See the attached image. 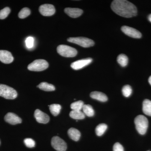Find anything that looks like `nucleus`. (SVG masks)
Returning a JSON list of instances; mask_svg holds the SVG:
<instances>
[{"instance_id":"473e14b6","label":"nucleus","mask_w":151,"mask_h":151,"mask_svg":"<svg viewBox=\"0 0 151 151\" xmlns=\"http://www.w3.org/2000/svg\"></svg>"},{"instance_id":"4468645a","label":"nucleus","mask_w":151,"mask_h":151,"mask_svg":"<svg viewBox=\"0 0 151 151\" xmlns=\"http://www.w3.org/2000/svg\"><path fill=\"white\" fill-rule=\"evenodd\" d=\"M64 12L68 16L73 18L81 16L83 13V11L81 9L71 8H66L64 9Z\"/></svg>"},{"instance_id":"412c9836","label":"nucleus","mask_w":151,"mask_h":151,"mask_svg":"<svg viewBox=\"0 0 151 151\" xmlns=\"http://www.w3.org/2000/svg\"><path fill=\"white\" fill-rule=\"evenodd\" d=\"M83 113L84 115L88 117H92L94 116V109L91 105H84L82 108Z\"/></svg>"},{"instance_id":"dca6fc26","label":"nucleus","mask_w":151,"mask_h":151,"mask_svg":"<svg viewBox=\"0 0 151 151\" xmlns=\"http://www.w3.org/2000/svg\"><path fill=\"white\" fill-rule=\"evenodd\" d=\"M68 134L70 139L74 141L79 140L81 137V133L78 130L75 128H71L68 131Z\"/></svg>"},{"instance_id":"5701e85b","label":"nucleus","mask_w":151,"mask_h":151,"mask_svg":"<svg viewBox=\"0 0 151 151\" xmlns=\"http://www.w3.org/2000/svg\"><path fill=\"white\" fill-rule=\"evenodd\" d=\"M61 107L59 104H54L49 105L50 111L53 116H57L59 114Z\"/></svg>"},{"instance_id":"f03ea898","label":"nucleus","mask_w":151,"mask_h":151,"mask_svg":"<svg viewBox=\"0 0 151 151\" xmlns=\"http://www.w3.org/2000/svg\"><path fill=\"white\" fill-rule=\"evenodd\" d=\"M134 123L139 134L141 135L146 134L148 127V121L145 116L143 115L137 116L134 119Z\"/></svg>"},{"instance_id":"39448f33","label":"nucleus","mask_w":151,"mask_h":151,"mask_svg":"<svg viewBox=\"0 0 151 151\" xmlns=\"http://www.w3.org/2000/svg\"><path fill=\"white\" fill-rule=\"evenodd\" d=\"M49 64L46 60L43 59L36 60L28 66V70L31 71H41L46 69Z\"/></svg>"},{"instance_id":"6e6552de","label":"nucleus","mask_w":151,"mask_h":151,"mask_svg":"<svg viewBox=\"0 0 151 151\" xmlns=\"http://www.w3.org/2000/svg\"><path fill=\"white\" fill-rule=\"evenodd\" d=\"M39 12L44 16H51L55 13V9L52 5L45 4L40 6Z\"/></svg>"},{"instance_id":"2f4dec72","label":"nucleus","mask_w":151,"mask_h":151,"mask_svg":"<svg viewBox=\"0 0 151 151\" xmlns=\"http://www.w3.org/2000/svg\"><path fill=\"white\" fill-rule=\"evenodd\" d=\"M148 81L149 83H150V84L151 85V76L150 77H149Z\"/></svg>"},{"instance_id":"7ed1b4c3","label":"nucleus","mask_w":151,"mask_h":151,"mask_svg":"<svg viewBox=\"0 0 151 151\" xmlns=\"http://www.w3.org/2000/svg\"><path fill=\"white\" fill-rule=\"evenodd\" d=\"M0 96L6 99L13 100L16 98L17 93L12 87L4 84H0Z\"/></svg>"},{"instance_id":"b1692460","label":"nucleus","mask_w":151,"mask_h":151,"mask_svg":"<svg viewBox=\"0 0 151 151\" xmlns=\"http://www.w3.org/2000/svg\"><path fill=\"white\" fill-rule=\"evenodd\" d=\"M84 105V102L81 100L76 101L70 105V108L73 111H81Z\"/></svg>"},{"instance_id":"aec40b11","label":"nucleus","mask_w":151,"mask_h":151,"mask_svg":"<svg viewBox=\"0 0 151 151\" xmlns=\"http://www.w3.org/2000/svg\"><path fill=\"white\" fill-rule=\"evenodd\" d=\"M117 61L122 67H125L128 65L129 59L126 55L121 54L117 57Z\"/></svg>"},{"instance_id":"2eb2a0df","label":"nucleus","mask_w":151,"mask_h":151,"mask_svg":"<svg viewBox=\"0 0 151 151\" xmlns=\"http://www.w3.org/2000/svg\"><path fill=\"white\" fill-rule=\"evenodd\" d=\"M90 96L92 99H95L101 102H106L108 100V97L106 94L102 92L94 91L90 93Z\"/></svg>"},{"instance_id":"9d476101","label":"nucleus","mask_w":151,"mask_h":151,"mask_svg":"<svg viewBox=\"0 0 151 151\" xmlns=\"http://www.w3.org/2000/svg\"><path fill=\"white\" fill-rule=\"evenodd\" d=\"M92 61V58H88L80 60L72 63L70 66L74 70H77L81 69L87 65H89Z\"/></svg>"},{"instance_id":"7c9ffc66","label":"nucleus","mask_w":151,"mask_h":151,"mask_svg":"<svg viewBox=\"0 0 151 151\" xmlns=\"http://www.w3.org/2000/svg\"><path fill=\"white\" fill-rule=\"evenodd\" d=\"M148 20H149V21L150 22H151V14H150L149 15L148 17Z\"/></svg>"},{"instance_id":"20e7f679","label":"nucleus","mask_w":151,"mask_h":151,"mask_svg":"<svg viewBox=\"0 0 151 151\" xmlns=\"http://www.w3.org/2000/svg\"><path fill=\"white\" fill-rule=\"evenodd\" d=\"M57 50L59 54L65 57H73L77 54V51L76 49L64 45L58 46Z\"/></svg>"},{"instance_id":"393cba45","label":"nucleus","mask_w":151,"mask_h":151,"mask_svg":"<svg viewBox=\"0 0 151 151\" xmlns=\"http://www.w3.org/2000/svg\"><path fill=\"white\" fill-rule=\"evenodd\" d=\"M31 12L28 8H24L20 11L18 14L19 17L20 19H24L30 14Z\"/></svg>"},{"instance_id":"c756f323","label":"nucleus","mask_w":151,"mask_h":151,"mask_svg":"<svg viewBox=\"0 0 151 151\" xmlns=\"http://www.w3.org/2000/svg\"><path fill=\"white\" fill-rule=\"evenodd\" d=\"M113 151H124V147L119 142L115 143L113 146Z\"/></svg>"},{"instance_id":"bb28decb","label":"nucleus","mask_w":151,"mask_h":151,"mask_svg":"<svg viewBox=\"0 0 151 151\" xmlns=\"http://www.w3.org/2000/svg\"><path fill=\"white\" fill-rule=\"evenodd\" d=\"M11 12L10 9L8 7L4 8L0 11V19H6L10 14Z\"/></svg>"},{"instance_id":"f3484780","label":"nucleus","mask_w":151,"mask_h":151,"mask_svg":"<svg viewBox=\"0 0 151 151\" xmlns=\"http://www.w3.org/2000/svg\"><path fill=\"white\" fill-rule=\"evenodd\" d=\"M143 111L147 116H151V101L146 99L143 101Z\"/></svg>"},{"instance_id":"f8f14e48","label":"nucleus","mask_w":151,"mask_h":151,"mask_svg":"<svg viewBox=\"0 0 151 151\" xmlns=\"http://www.w3.org/2000/svg\"><path fill=\"white\" fill-rule=\"evenodd\" d=\"M14 57L10 52L0 50V61L6 64H9L13 61Z\"/></svg>"},{"instance_id":"ddd939ff","label":"nucleus","mask_w":151,"mask_h":151,"mask_svg":"<svg viewBox=\"0 0 151 151\" xmlns=\"http://www.w3.org/2000/svg\"><path fill=\"white\" fill-rule=\"evenodd\" d=\"M5 121L12 125H16L22 123L21 119L16 114L12 113H8L4 117Z\"/></svg>"},{"instance_id":"6ab92c4d","label":"nucleus","mask_w":151,"mask_h":151,"mask_svg":"<svg viewBox=\"0 0 151 151\" xmlns=\"http://www.w3.org/2000/svg\"><path fill=\"white\" fill-rule=\"evenodd\" d=\"M69 116L73 119L76 120H81L85 118V115L81 111H70Z\"/></svg>"},{"instance_id":"0eeeda50","label":"nucleus","mask_w":151,"mask_h":151,"mask_svg":"<svg viewBox=\"0 0 151 151\" xmlns=\"http://www.w3.org/2000/svg\"><path fill=\"white\" fill-rule=\"evenodd\" d=\"M51 145L52 147L58 151H65L67 149V145L65 141L57 136L52 139Z\"/></svg>"},{"instance_id":"a878e982","label":"nucleus","mask_w":151,"mask_h":151,"mask_svg":"<svg viewBox=\"0 0 151 151\" xmlns=\"http://www.w3.org/2000/svg\"><path fill=\"white\" fill-rule=\"evenodd\" d=\"M122 93L125 97H129L132 94V89L131 86L129 85H125L122 88Z\"/></svg>"},{"instance_id":"f257e3e1","label":"nucleus","mask_w":151,"mask_h":151,"mask_svg":"<svg viewBox=\"0 0 151 151\" xmlns=\"http://www.w3.org/2000/svg\"><path fill=\"white\" fill-rule=\"evenodd\" d=\"M112 10L120 16L131 18L137 16V9L136 6L126 0H115L111 5Z\"/></svg>"},{"instance_id":"423d86ee","label":"nucleus","mask_w":151,"mask_h":151,"mask_svg":"<svg viewBox=\"0 0 151 151\" xmlns=\"http://www.w3.org/2000/svg\"><path fill=\"white\" fill-rule=\"evenodd\" d=\"M69 42L78 45L82 47H89L94 45V41L85 37H70L68 39Z\"/></svg>"},{"instance_id":"1a4fd4ad","label":"nucleus","mask_w":151,"mask_h":151,"mask_svg":"<svg viewBox=\"0 0 151 151\" xmlns=\"http://www.w3.org/2000/svg\"><path fill=\"white\" fill-rule=\"evenodd\" d=\"M122 30L126 35L134 38H140L142 36V34L139 31L134 28L124 26L122 27Z\"/></svg>"},{"instance_id":"4be33fe9","label":"nucleus","mask_w":151,"mask_h":151,"mask_svg":"<svg viewBox=\"0 0 151 151\" xmlns=\"http://www.w3.org/2000/svg\"><path fill=\"white\" fill-rule=\"evenodd\" d=\"M108 128V126L105 124H101L98 125L95 129V132L97 136L100 137L104 134Z\"/></svg>"},{"instance_id":"9b49d317","label":"nucleus","mask_w":151,"mask_h":151,"mask_svg":"<svg viewBox=\"0 0 151 151\" xmlns=\"http://www.w3.org/2000/svg\"><path fill=\"white\" fill-rule=\"evenodd\" d=\"M34 116L37 122L41 124H47L50 121L49 116L46 113H43L39 109L35 110Z\"/></svg>"},{"instance_id":"cd10ccee","label":"nucleus","mask_w":151,"mask_h":151,"mask_svg":"<svg viewBox=\"0 0 151 151\" xmlns=\"http://www.w3.org/2000/svg\"><path fill=\"white\" fill-rule=\"evenodd\" d=\"M24 143L25 145L28 147L32 148L35 146V143L32 139L30 138H27L24 140Z\"/></svg>"},{"instance_id":"a211bd4d","label":"nucleus","mask_w":151,"mask_h":151,"mask_svg":"<svg viewBox=\"0 0 151 151\" xmlns=\"http://www.w3.org/2000/svg\"><path fill=\"white\" fill-rule=\"evenodd\" d=\"M37 87L41 90L47 92L53 91L55 90V87L52 84H48L46 82H41L38 85Z\"/></svg>"},{"instance_id":"c85d7f7f","label":"nucleus","mask_w":151,"mask_h":151,"mask_svg":"<svg viewBox=\"0 0 151 151\" xmlns=\"http://www.w3.org/2000/svg\"><path fill=\"white\" fill-rule=\"evenodd\" d=\"M25 42L27 47L28 48H32L34 46V39L33 37H29L27 38Z\"/></svg>"}]
</instances>
